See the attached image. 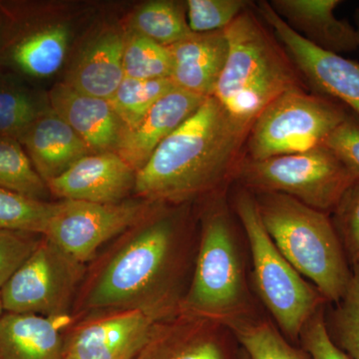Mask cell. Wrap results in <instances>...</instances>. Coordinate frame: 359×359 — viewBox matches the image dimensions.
Returning <instances> with one entry per match:
<instances>
[{
    "label": "cell",
    "instance_id": "cell-1",
    "mask_svg": "<svg viewBox=\"0 0 359 359\" xmlns=\"http://www.w3.org/2000/svg\"><path fill=\"white\" fill-rule=\"evenodd\" d=\"M169 205L123 233L87 266L71 321L126 309L180 308L196 244Z\"/></svg>",
    "mask_w": 359,
    "mask_h": 359
},
{
    "label": "cell",
    "instance_id": "cell-2",
    "mask_svg": "<svg viewBox=\"0 0 359 359\" xmlns=\"http://www.w3.org/2000/svg\"><path fill=\"white\" fill-rule=\"evenodd\" d=\"M250 127L208 97L137 172V198L179 207L226 191L244 160Z\"/></svg>",
    "mask_w": 359,
    "mask_h": 359
},
{
    "label": "cell",
    "instance_id": "cell-3",
    "mask_svg": "<svg viewBox=\"0 0 359 359\" xmlns=\"http://www.w3.org/2000/svg\"><path fill=\"white\" fill-rule=\"evenodd\" d=\"M237 217L226 191L207 198L193 273L180 309L223 325L256 316Z\"/></svg>",
    "mask_w": 359,
    "mask_h": 359
},
{
    "label": "cell",
    "instance_id": "cell-4",
    "mask_svg": "<svg viewBox=\"0 0 359 359\" xmlns=\"http://www.w3.org/2000/svg\"><path fill=\"white\" fill-rule=\"evenodd\" d=\"M252 4L224 29L229 55L212 95L233 117L250 126L262 111L285 92L309 89L289 54L252 8Z\"/></svg>",
    "mask_w": 359,
    "mask_h": 359
},
{
    "label": "cell",
    "instance_id": "cell-5",
    "mask_svg": "<svg viewBox=\"0 0 359 359\" xmlns=\"http://www.w3.org/2000/svg\"><path fill=\"white\" fill-rule=\"evenodd\" d=\"M264 229L283 257L328 304L346 294L353 276L330 215L276 193L254 194Z\"/></svg>",
    "mask_w": 359,
    "mask_h": 359
},
{
    "label": "cell",
    "instance_id": "cell-6",
    "mask_svg": "<svg viewBox=\"0 0 359 359\" xmlns=\"http://www.w3.org/2000/svg\"><path fill=\"white\" fill-rule=\"evenodd\" d=\"M231 208L249 247L257 297L280 332L297 341L306 323L328 302L273 244L262 222L254 194L238 187Z\"/></svg>",
    "mask_w": 359,
    "mask_h": 359
},
{
    "label": "cell",
    "instance_id": "cell-7",
    "mask_svg": "<svg viewBox=\"0 0 359 359\" xmlns=\"http://www.w3.org/2000/svg\"><path fill=\"white\" fill-rule=\"evenodd\" d=\"M235 182L250 193L283 194L332 215L355 180L339 158L321 145L264 160L245 157Z\"/></svg>",
    "mask_w": 359,
    "mask_h": 359
},
{
    "label": "cell",
    "instance_id": "cell-8",
    "mask_svg": "<svg viewBox=\"0 0 359 359\" xmlns=\"http://www.w3.org/2000/svg\"><path fill=\"white\" fill-rule=\"evenodd\" d=\"M348 109L327 97L294 88L269 103L250 127L245 157L264 160L323 145Z\"/></svg>",
    "mask_w": 359,
    "mask_h": 359
},
{
    "label": "cell",
    "instance_id": "cell-9",
    "mask_svg": "<svg viewBox=\"0 0 359 359\" xmlns=\"http://www.w3.org/2000/svg\"><path fill=\"white\" fill-rule=\"evenodd\" d=\"M87 264L42 238L37 249L0 289L6 313L70 318Z\"/></svg>",
    "mask_w": 359,
    "mask_h": 359
},
{
    "label": "cell",
    "instance_id": "cell-10",
    "mask_svg": "<svg viewBox=\"0 0 359 359\" xmlns=\"http://www.w3.org/2000/svg\"><path fill=\"white\" fill-rule=\"evenodd\" d=\"M161 205L140 198L115 204L62 200L57 203L44 237L87 264L104 245L145 221Z\"/></svg>",
    "mask_w": 359,
    "mask_h": 359
},
{
    "label": "cell",
    "instance_id": "cell-11",
    "mask_svg": "<svg viewBox=\"0 0 359 359\" xmlns=\"http://www.w3.org/2000/svg\"><path fill=\"white\" fill-rule=\"evenodd\" d=\"M180 308L126 309L71 321L63 356L71 359H135L161 321Z\"/></svg>",
    "mask_w": 359,
    "mask_h": 359
},
{
    "label": "cell",
    "instance_id": "cell-12",
    "mask_svg": "<svg viewBox=\"0 0 359 359\" xmlns=\"http://www.w3.org/2000/svg\"><path fill=\"white\" fill-rule=\"evenodd\" d=\"M254 7L275 33L309 89L359 116V62L314 46L292 29L269 1L262 0Z\"/></svg>",
    "mask_w": 359,
    "mask_h": 359
},
{
    "label": "cell",
    "instance_id": "cell-13",
    "mask_svg": "<svg viewBox=\"0 0 359 359\" xmlns=\"http://www.w3.org/2000/svg\"><path fill=\"white\" fill-rule=\"evenodd\" d=\"M223 323L182 311L161 321L135 359H228L229 340Z\"/></svg>",
    "mask_w": 359,
    "mask_h": 359
},
{
    "label": "cell",
    "instance_id": "cell-14",
    "mask_svg": "<svg viewBox=\"0 0 359 359\" xmlns=\"http://www.w3.org/2000/svg\"><path fill=\"white\" fill-rule=\"evenodd\" d=\"M136 172L115 152L94 153L47 183L62 200L115 204L135 191Z\"/></svg>",
    "mask_w": 359,
    "mask_h": 359
},
{
    "label": "cell",
    "instance_id": "cell-15",
    "mask_svg": "<svg viewBox=\"0 0 359 359\" xmlns=\"http://www.w3.org/2000/svg\"><path fill=\"white\" fill-rule=\"evenodd\" d=\"M6 20L0 62L32 78L50 77L60 69L67 51L65 27L33 28L13 15H7Z\"/></svg>",
    "mask_w": 359,
    "mask_h": 359
},
{
    "label": "cell",
    "instance_id": "cell-16",
    "mask_svg": "<svg viewBox=\"0 0 359 359\" xmlns=\"http://www.w3.org/2000/svg\"><path fill=\"white\" fill-rule=\"evenodd\" d=\"M205 99L183 89L172 90L136 126L124 128L116 154L137 173L160 144L199 109Z\"/></svg>",
    "mask_w": 359,
    "mask_h": 359
},
{
    "label": "cell",
    "instance_id": "cell-17",
    "mask_svg": "<svg viewBox=\"0 0 359 359\" xmlns=\"http://www.w3.org/2000/svg\"><path fill=\"white\" fill-rule=\"evenodd\" d=\"M51 109L94 153L116 152L124 124L109 101L81 93L65 82L48 94Z\"/></svg>",
    "mask_w": 359,
    "mask_h": 359
},
{
    "label": "cell",
    "instance_id": "cell-18",
    "mask_svg": "<svg viewBox=\"0 0 359 359\" xmlns=\"http://www.w3.org/2000/svg\"><path fill=\"white\" fill-rule=\"evenodd\" d=\"M271 8L292 29L323 50L341 55L358 50V32L334 11L340 0H271Z\"/></svg>",
    "mask_w": 359,
    "mask_h": 359
},
{
    "label": "cell",
    "instance_id": "cell-19",
    "mask_svg": "<svg viewBox=\"0 0 359 359\" xmlns=\"http://www.w3.org/2000/svg\"><path fill=\"white\" fill-rule=\"evenodd\" d=\"M167 48L173 63L170 78L177 88L204 98L214 95L229 55L224 30L193 32Z\"/></svg>",
    "mask_w": 359,
    "mask_h": 359
},
{
    "label": "cell",
    "instance_id": "cell-20",
    "mask_svg": "<svg viewBox=\"0 0 359 359\" xmlns=\"http://www.w3.org/2000/svg\"><path fill=\"white\" fill-rule=\"evenodd\" d=\"M18 141L46 184L65 173L82 158L94 154L52 109L33 123Z\"/></svg>",
    "mask_w": 359,
    "mask_h": 359
},
{
    "label": "cell",
    "instance_id": "cell-21",
    "mask_svg": "<svg viewBox=\"0 0 359 359\" xmlns=\"http://www.w3.org/2000/svg\"><path fill=\"white\" fill-rule=\"evenodd\" d=\"M70 318L6 313L0 318V359H61Z\"/></svg>",
    "mask_w": 359,
    "mask_h": 359
},
{
    "label": "cell",
    "instance_id": "cell-22",
    "mask_svg": "<svg viewBox=\"0 0 359 359\" xmlns=\"http://www.w3.org/2000/svg\"><path fill=\"white\" fill-rule=\"evenodd\" d=\"M126 37L108 32L89 45L68 74L72 88L109 100L124 79L123 51Z\"/></svg>",
    "mask_w": 359,
    "mask_h": 359
},
{
    "label": "cell",
    "instance_id": "cell-23",
    "mask_svg": "<svg viewBox=\"0 0 359 359\" xmlns=\"http://www.w3.org/2000/svg\"><path fill=\"white\" fill-rule=\"evenodd\" d=\"M134 32L169 47L190 36L186 2L156 0L142 6L132 18Z\"/></svg>",
    "mask_w": 359,
    "mask_h": 359
},
{
    "label": "cell",
    "instance_id": "cell-24",
    "mask_svg": "<svg viewBox=\"0 0 359 359\" xmlns=\"http://www.w3.org/2000/svg\"><path fill=\"white\" fill-rule=\"evenodd\" d=\"M228 327L250 359H311L292 346L273 323L259 313Z\"/></svg>",
    "mask_w": 359,
    "mask_h": 359
},
{
    "label": "cell",
    "instance_id": "cell-25",
    "mask_svg": "<svg viewBox=\"0 0 359 359\" xmlns=\"http://www.w3.org/2000/svg\"><path fill=\"white\" fill-rule=\"evenodd\" d=\"M50 109L48 97L44 98L11 80L0 81V136L18 140Z\"/></svg>",
    "mask_w": 359,
    "mask_h": 359
},
{
    "label": "cell",
    "instance_id": "cell-26",
    "mask_svg": "<svg viewBox=\"0 0 359 359\" xmlns=\"http://www.w3.org/2000/svg\"><path fill=\"white\" fill-rule=\"evenodd\" d=\"M0 188L45 202L51 195L25 149L11 137L0 136Z\"/></svg>",
    "mask_w": 359,
    "mask_h": 359
},
{
    "label": "cell",
    "instance_id": "cell-27",
    "mask_svg": "<svg viewBox=\"0 0 359 359\" xmlns=\"http://www.w3.org/2000/svg\"><path fill=\"white\" fill-rule=\"evenodd\" d=\"M177 88L171 78L142 80L124 77L109 102L125 128H132L151 108L170 91Z\"/></svg>",
    "mask_w": 359,
    "mask_h": 359
},
{
    "label": "cell",
    "instance_id": "cell-28",
    "mask_svg": "<svg viewBox=\"0 0 359 359\" xmlns=\"http://www.w3.org/2000/svg\"><path fill=\"white\" fill-rule=\"evenodd\" d=\"M351 269L346 294L325 309V325L335 346L349 359H359V264Z\"/></svg>",
    "mask_w": 359,
    "mask_h": 359
},
{
    "label": "cell",
    "instance_id": "cell-29",
    "mask_svg": "<svg viewBox=\"0 0 359 359\" xmlns=\"http://www.w3.org/2000/svg\"><path fill=\"white\" fill-rule=\"evenodd\" d=\"M57 203L45 202L0 188V230L44 236Z\"/></svg>",
    "mask_w": 359,
    "mask_h": 359
},
{
    "label": "cell",
    "instance_id": "cell-30",
    "mask_svg": "<svg viewBox=\"0 0 359 359\" xmlns=\"http://www.w3.org/2000/svg\"><path fill=\"white\" fill-rule=\"evenodd\" d=\"M122 63L125 77L133 79L170 78L173 69L171 54L167 47L136 32L125 40Z\"/></svg>",
    "mask_w": 359,
    "mask_h": 359
},
{
    "label": "cell",
    "instance_id": "cell-31",
    "mask_svg": "<svg viewBox=\"0 0 359 359\" xmlns=\"http://www.w3.org/2000/svg\"><path fill=\"white\" fill-rule=\"evenodd\" d=\"M247 0H188L187 20L194 33L224 30L252 6Z\"/></svg>",
    "mask_w": 359,
    "mask_h": 359
},
{
    "label": "cell",
    "instance_id": "cell-32",
    "mask_svg": "<svg viewBox=\"0 0 359 359\" xmlns=\"http://www.w3.org/2000/svg\"><path fill=\"white\" fill-rule=\"evenodd\" d=\"M335 231L351 268L359 264V181L342 196L330 215Z\"/></svg>",
    "mask_w": 359,
    "mask_h": 359
},
{
    "label": "cell",
    "instance_id": "cell-33",
    "mask_svg": "<svg viewBox=\"0 0 359 359\" xmlns=\"http://www.w3.org/2000/svg\"><path fill=\"white\" fill-rule=\"evenodd\" d=\"M42 238L26 231L0 230V289L32 256Z\"/></svg>",
    "mask_w": 359,
    "mask_h": 359
},
{
    "label": "cell",
    "instance_id": "cell-34",
    "mask_svg": "<svg viewBox=\"0 0 359 359\" xmlns=\"http://www.w3.org/2000/svg\"><path fill=\"white\" fill-rule=\"evenodd\" d=\"M323 145L339 158L354 180L359 181V116L349 110Z\"/></svg>",
    "mask_w": 359,
    "mask_h": 359
},
{
    "label": "cell",
    "instance_id": "cell-35",
    "mask_svg": "<svg viewBox=\"0 0 359 359\" xmlns=\"http://www.w3.org/2000/svg\"><path fill=\"white\" fill-rule=\"evenodd\" d=\"M320 309L302 328L301 340L304 351L311 359H349L335 346L325 325V309Z\"/></svg>",
    "mask_w": 359,
    "mask_h": 359
},
{
    "label": "cell",
    "instance_id": "cell-36",
    "mask_svg": "<svg viewBox=\"0 0 359 359\" xmlns=\"http://www.w3.org/2000/svg\"><path fill=\"white\" fill-rule=\"evenodd\" d=\"M354 27H355L356 32H358V50H359V7L355 9L354 11Z\"/></svg>",
    "mask_w": 359,
    "mask_h": 359
},
{
    "label": "cell",
    "instance_id": "cell-37",
    "mask_svg": "<svg viewBox=\"0 0 359 359\" xmlns=\"http://www.w3.org/2000/svg\"><path fill=\"white\" fill-rule=\"evenodd\" d=\"M238 359H250L249 356L247 355V353L241 348L240 354H238Z\"/></svg>",
    "mask_w": 359,
    "mask_h": 359
},
{
    "label": "cell",
    "instance_id": "cell-38",
    "mask_svg": "<svg viewBox=\"0 0 359 359\" xmlns=\"http://www.w3.org/2000/svg\"><path fill=\"white\" fill-rule=\"evenodd\" d=\"M4 304H2L1 292H0V318H1V316H4Z\"/></svg>",
    "mask_w": 359,
    "mask_h": 359
},
{
    "label": "cell",
    "instance_id": "cell-39",
    "mask_svg": "<svg viewBox=\"0 0 359 359\" xmlns=\"http://www.w3.org/2000/svg\"><path fill=\"white\" fill-rule=\"evenodd\" d=\"M61 359H71V358H65V356H63V358Z\"/></svg>",
    "mask_w": 359,
    "mask_h": 359
}]
</instances>
